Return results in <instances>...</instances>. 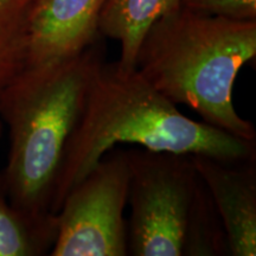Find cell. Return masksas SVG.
I'll use <instances>...</instances> for the list:
<instances>
[{"instance_id": "obj_11", "label": "cell", "mask_w": 256, "mask_h": 256, "mask_svg": "<svg viewBox=\"0 0 256 256\" xmlns=\"http://www.w3.org/2000/svg\"><path fill=\"white\" fill-rule=\"evenodd\" d=\"M37 0H0V96L25 68L30 19ZM4 122L0 119V136Z\"/></svg>"}, {"instance_id": "obj_5", "label": "cell", "mask_w": 256, "mask_h": 256, "mask_svg": "<svg viewBox=\"0 0 256 256\" xmlns=\"http://www.w3.org/2000/svg\"><path fill=\"white\" fill-rule=\"evenodd\" d=\"M130 166L124 150L106 153L60 204L51 256H126Z\"/></svg>"}, {"instance_id": "obj_12", "label": "cell", "mask_w": 256, "mask_h": 256, "mask_svg": "<svg viewBox=\"0 0 256 256\" xmlns=\"http://www.w3.org/2000/svg\"><path fill=\"white\" fill-rule=\"evenodd\" d=\"M180 4L200 14L232 20H256V0H182Z\"/></svg>"}, {"instance_id": "obj_6", "label": "cell", "mask_w": 256, "mask_h": 256, "mask_svg": "<svg viewBox=\"0 0 256 256\" xmlns=\"http://www.w3.org/2000/svg\"><path fill=\"white\" fill-rule=\"evenodd\" d=\"M107 0H37L30 19L25 68L82 52L101 38L98 20Z\"/></svg>"}, {"instance_id": "obj_3", "label": "cell", "mask_w": 256, "mask_h": 256, "mask_svg": "<svg viewBox=\"0 0 256 256\" xmlns=\"http://www.w3.org/2000/svg\"><path fill=\"white\" fill-rule=\"evenodd\" d=\"M256 56V20H232L180 4L159 18L140 44L136 69L174 104L232 136L256 142V130L232 104L236 76Z\"/></svg>"}, {"instance_id": "obj_4", "label": "cell", "mask_w": 256, "mask_h": 256, "mask_svg": "<svg viewBox=\"0 0 256 256\" xmlns=\"http://www.w3.org/2000/svg\"><path fill=\"white\" fill-rule=\"evenodd\" d=\"M124 152L130 166L128 255L182 256L198 177L191 156L147 148Z\"/></svg>"}, {"instance_id": "obj_2", "label": "cell", "mask_w": 256, "mask_h": 256, "mask_svg": "<svg viewBox=\"0 0 256 256\" xmlns=\"http://www.w3.org/2000/svg\"><path fill=\"white\" fill-rule=\"evenodd\" d=\"M106 60L98 40L57 63L24 68L0 96L10 152L2 174L14 206L37 220L51 214L64 152L96 72Z\"/></svg>"}, {"instance_id": "obj_8", "label": "cell", "mask_w": 256, "mask_h": 256, "mask_svg": "<svg viewBox=\"0 0 256 256\" xmlns=\"http://www.w3.org/2000/svg\"><path fill=\"white\" fill-rule=\"evenodd\" d=\"M182 0H107L98 20L102 37L119 42L118 62L124 69L136 68L140 44L150 28L168 12L180 6Z\"/></svg>"}, {"instance_id": "obj_9", "label": "cell", "mask_w": 256, "mask_h": 256, "mask_svg": "<svg viewBox=\"0 0 256 256\" xmlns=\"http://www.w3.org/2000/svg\"><path fill=\"white\" fill-rule=\"evenodd\" d=\"M57 236V217L37 220L11 204L0 174V256L50 254Z\"/></svg>"}, {"instance_id": "obj_7", "label": "cell", "mask_w": 256, "mask_h": 256, "mask_svg": "<svg viewBox=\"0 0 256 256\" xmlns=\"http://www.w3.org/2000/svg\"><path fill=\"white\" fill-rule=\"evenodd\" d=\"M226 226L230 256L256 255V159L191 156Z\"/></svg>"}, {"instance_id": "obj_1", "label": "cell", "mask_w": 256, "mask_h": 256, "mask_svg": "<svg viewBox=\"0 0 256 256\" xmlns=\"http://www.w3.org/2000/svg\"><path fill=\"white\" fill-rule=\"evenodd\" d=\"M118 144L226 162L256 159V142L185 116L136 68L104 60L64 152L51 214L58 212L66 194Z\"/></svg>"}, {"instance_id": "obj_10", "label": "cell", "mask_w": 256, "mask_h": 256, "mask_svg": "<svg viewBox=\"0 0 256 256\" xmlns=\"http://www.w3.org/2000/svg\"><path fill=\"white\" fill-rule=\"evenodd\" d=\"M182 256H230L223 220L200 174L188 211Z\"/></svg>"}]
</instances>
